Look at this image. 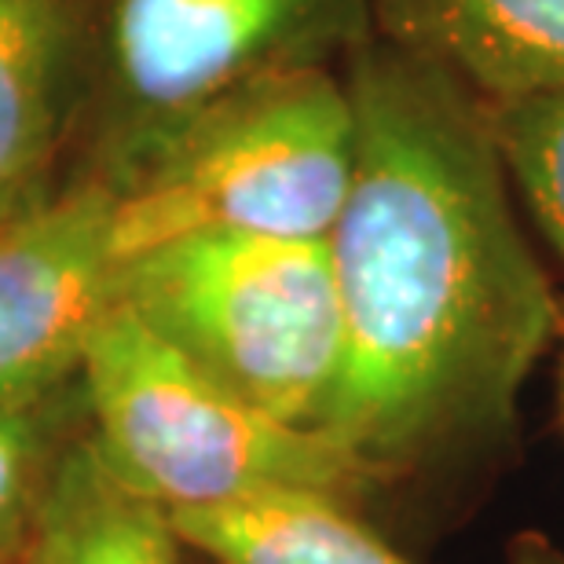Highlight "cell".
Here are the masks:
<instances>
[{
	"label": "cell",
	"mask_w": 564,
	"mask_h": 564,
	"mask_svg": "<svg viewBox=\"0 0 564 564\" xmlns=\"http://www.w3.org/2000/svg\"><path fill=\"white\" fill-rule=\"evenodd\" d=\"M352 59L356 162L326 235L341 375L323 433L381 480L499 436L557 304L488 107L378 37Z\"/></svg>",
	"instance_id": "cell-1"
},
{
	"label": "cell",
	"mask_w": 564,
	"mask_h": 564,
	"mask_svg": "<svg viewBox=\"0 0 564 564\" xmlns=\"http://www.w3.org/2000/svg\"><path fill=\"white\" fill-rule=\"evenodd\" d=\"M356 162L348 82L304 66L235 93L115 180L118 261L184 235L326 239Z\"/></svg>",
	"instance_id": "cell-2"
},
{
	"label": "cell",
	"mask_w": 564,
	"mask_h": 564,
	"mask_svg": "<svg viewBox=\"0 0 564 564\" xmlns=\"http://www.w3.org/2000/svg\"><path fill=\"white\" fill-rule=\"evenodd\" d=\"M77 375L96 451L129 491L165 513L264 491H323L352 502L375 484L319 429L279 422L213 381L126 301L99 319Z\"/></svg>",
	"instance_id": "cell-3"
},
{
	"label": "cell",
	"mask_w": 564,
	"mask_h": 564,
	"mask_svg": "<svg viewBox=\"0 0 564 564\" xmlns=\"http://www.w3.org/2000/svg\"><path fill=\"white\" fill-rule=\"evenodd\" d=\"M118 301L250 408L323 433L341 375L326 239L184 235L129 257Z\"/></svg>",
	"instance_id": "cell-4"
},
{
	"label": "cell",
	"mask_w": 564,
	"mask_h": 564,
	"mask_svg": "<svg viewBox=\"0 0 564 564\" xmlns=\"http://www.w3.org/2000/svg\"><path fill=\"white\" fill-rule=\"evenodd\" d=\"M370 0H118L110 88L118 165L268 77L323 66L367 37Z\"/></svg>",
	"instance_id": "cell-5"
},
{
	"label": "cell",
	"mask_w": 564,
	"mask_h": 564,
	"mask_svg": "<svg viewBox=\"0 0 564 564\" xmlns=\"http://www.w3.org/2000/svg\"><path fill=\"white\" fill-rule=\"evenodd\" d=\"M107 180L30 198L0 220V408L52 397L118 301Z\"/></svg>",
	"instance_id": "cell-6"
},
{
	"label": "cell",
	"mask_w": 564,
	"mask_h": 564,
	"mask_svg": "<svg viewBox=\"0 0 564 564\" xmlns=\"http://www.w3.org/2000/svg\"><path fill=\"white\" fill-rule=\"evenodd\" d=\"M378 41L414 55L484 107L564 85V0H370Z\"/></svg>",
	"instance_id": "cell-7"
},
{
	"label": "cell",
	"mask_w": 564,
	"mask_h": 564,
	"mask_svg": "<svg viewBox=\"0 0 564 564\" xmlns=\"http://www.w3.org/2000/svg\"><path fill=\"white\" fill-rule=\"evenodd\" d=\"M19 564H180V539L169 513L129 491L88 436L55 458Z\"/></svg>",
	"instance_id": "cell-8"
},
{
	"label": "cell",
	"mask_w": 564,
	"mask_h": 564,
	"mask_svg": "<svg viewBox=\"0 0 564 564\" xmlns=\"http://www.w3.org/2000/svg\"><path fill=\"white\" fill-rule=\"evenodd\" d=\"M180 546L209 564H414L323 491H264L213 510L169 513Z\"/></svg>",
	"instance_id": "cell-9"
},
{
	"label": "cell",
	"mask_w": 564,
	"mask_h": 564,
	"mask_svg": "<svg viewBox=\"0 0 564 564\" xmlns=\"http://www.w3.org/2000/svg\"><path fill=\"white\" fill-rule=\"evenodd\" d=\"M70 70L66 0H0V198H37Z\"/></svg>",
	"instance_id": "cell-10"
},
{
	"label": "cell",
	"mask_w": 564,
	"mask_h": 564,
	"mask_svg": "<svg viewBox=\"0 0 564 564\" xmlns=\"http://www.w3.org/2000/svg\"><path fill=\"white\" fill-rule=\"evenodd\" d=\"M502 165L564 264V85L488 107Z\"/></svg>",
	"instance_id": "cell-11"
},
{
	"label": "cell",
	"mask_w": 564,
	"mask_h": 564,
	"mask_svg": "<svg viewBox=\"0 0 564 564\" xmlns=\"http://www.w3.org/2000/svg\"><path fill=\"white\" fill-rule=\"evenodd\" d=\"M52 397L0 408V564H19L44 484L63 455Z\"/></svg>",
	"instance_id": "cell-12"
},
{
	"label": "cell",
	"mask_w": 564,
	"mask_h": 564,
	"mask_svg": "<svg viewBox=\"0 0 564 564\" xmlns=\"http://www.w3.org/2000/svg\"><path fill=\"white\" fill-rule=\"evenodd\" d=\"M19 206H26V202H11V198H0V220H8L11 213H15Z\"/></svg>",
	"instance_id": "cell-13"
}]
</instances>
